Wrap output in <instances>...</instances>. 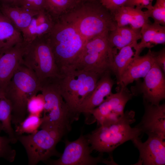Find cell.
Listing matches in <instances>:
<instances>
[{"instance_id":"10","label":"cell","mask_w":165,"mask_h":165,"mask_svg":"<svg viewBox=\"0 0 165 165\" xmlns=\"http://www.w3.org/2000/svg\"><path fill=\"white\" fill-rule=\"evenodd\" d=\"M65 147L63 153L56 160L49 161L52 165H95L101 163L107 164L115 165L113 159L103 158L102 153L94 157L91 155L93 151L88 140L81 134L77 140L72 141H65Z\"/></svg>"},{"instance_id":"23","label":"cell","mask_w":165,"mask_h":165,"mask_svg":"<svg viewBox=\"0 0 165 165\" xmlns=\"http://www.w3.org/2000/svg\"><path fill=\"white\" fill-rule=\"evenodd\" d=\"M23 42L21 33L0 9V50L10 48Z\"/></svg>"},{"instance_id":"3","label":"cell","mask_w":165,"mask_h":165,"mask_svg":"<svg viewBox=\"0 0 165 165\" xmlns=\"http://www.w3.org/2000/svg\"><path fill=\"white\" fill-rule=\"evenodd\" d=\"M135 120V112L130 110L115 121L99 125L85 136L92 150L100 153H111L124 142L139 138L142 133L141 130L130 126Z\"/></svg>"},{"instance_id":"8","label":"cell","mask_w":165,"mask_h":165,"mask_svg":"<svg viewBox=\"0 0 165 165\" xmlns=\"http://www.w3.org/2000/svg\"><path fill=\"white\" fill-rule=\"evenodd\" d=\"M47 35L38 38L27 45L23 59L22 63L34 72L40 82L61 76Z\"/></svg>"},{"instance_id":"36","label":"cell","mask_w":165,"mask_h":165,"mask_svg":"<svg viewBox=\"0 0 165 165\" xmlns=\"http://www.w3.org/2000/svg\"><path fill=\"white\" fill-rule=\"evenodd\" d=\"M2 130V124L1 122L0 121V133Z\"/></svg>"},{"instance_id":"5","label":"cell","mask_w":165,"mask_h":165,"mask_svg":"<svg viewBox=\"0 0 165 165\" xmlns=\"http://www.w3.org/2000/svg\"><path fill=\"white\" fill-rule=\"evenodd\" d=\"M41 82L34 72L23 63L14 72L4 95L12 106V123L15 126L26 117L28 100L40 91Z\"/></svg>"},{"instance_id":"34","label":"cell","mask_w":165,"mask_h":165,"mask_svg":"<svg viewBox=\"0 0 165 165\" xmlns=\"http://www.w3.org/2000/svg\"><path fill=\"white\" fill-rule=\"evenodd\" d=\"M155 61L161 68L163 72H165V49L163 48L160 51L154 52Z\"/></svg>"},{"instance_id":"13","label":"cell","mask_w":165,"mask_h":165,"mask_svg":"<svg viewBox=\"0 0 165 165\" xmlns=\"http://www.w3.org/2000/svg\"><path fill=\"white\" fill-rule=\"evenodd\" d=\"M27 45L23 42L10 48L0 50V96L14 72L22 63Z\"/></svg>"},{"instance_id":"21","label":"cell","mask_w":165,"mask_h":165,"mask_svg":"<svg viewBox=\"0 0 165 165\" xmlns=\"http://www.w3.org/2000/svg\"><path fill=\"white\" fill-rule=\"evenodd\" d=\"M2 13L21 33L30 24L33 18L38 11L28 9L21 6L0 4Z\"/></svg>"},{"instance_id":"28","label":"cell","mask_w":165,"mask_h":165,"mask_svg":"<svg viewBox=\"0 0 165 165\" xmlns=\"http://www.w3.org/2000/svg\"><path fill=\"white\" fill-rule=\"evenodd\" d=\"M145 11L154 22L165 26V0H156L155 4Z\"/></svg>"},{"instance_id":"20","label":"cell","mask_w":165,"mask_h":165,"mask_svg":"<svg viewBox=\"0 0 165 165\" xmlns=\"http://www.w3.org/2000/svg\"><path fill=\"white\" fill-rule=\"evenodd\" d=\"M117 26H129L135 29H140L145 24L150 22L145 11L142 9L124 6L112 14Z\"/></svg>"},{"instance_id":"17","label":"cell","mask_w":165,"mask_h":165,"mask_svg":"<svg viewBox=\"0 0 165 165\" xmlns=\"http://www.w3.org/2000/svg\"><path fill=\"white\" fill-rule=\"evenodd\" d=\"M110 73L107 72L100 77L94 90L79 108L78 112L79 114H89L112 93L114 82L110 76Z\"/></svg>"},{"instance_id":"26","label":"cell","mask_w":165,"mask_h":165,"mask_svg":"<svg viewBox=\"0 0 165 165\" xmlns=\"http://www.w3.org/2000/svg\"><path fill=\"white\" fill-rule=\"evenodd\" d=\"M81 2L80 0H45V9L56 19L71 10Z\"/></svg>"},{"instance_id":"12","label":"cell","mask_w":165,"mask_h":165,"mask_svg":"<svg viewBox=\"0 0 165 165\" xmlns=\"http://www.w3.org/2000/svg\"><path fill=\"white\" fill-rule=\"evenodd\" d=\"M148 136L147 140L143 142L139 138L131 140L139 152V158L136 164L164 165L165 140L156 135Z\"/></svg>"},{"instance_id":"27","label":"cell","mask_w":165,"mask_h":165,"mask_svg":"<svg viewBox=\"0 0 165 165\" xmlns=\"http://www.w3.org/2000/svg\"><path fill=\"white\" fill-rule=\"evenodd\" d=\"M42 121L41 116L29 114L23 121L15 126L14 130L16 135L36 132L40 128Z\"/></svg>"},{"instance_id":"19","label":"cell","mask_w":165,"mask_h":165,"mask_svg":"<svg viewBox=\"0 0 165 165\" xmlns=\"http://www.w3.org/2000/svg\"><path fill=\"white\" fill-rule=\"evenodd\" d=\"M141 41L134 47V57L140 55L145 48L149 49L158 44L165 43V26L150 22L144 24L141 28Z\"/></svg>"},{"instance_id":"25","label":"cell","mask_w":165,"mask_h":165,"mask_svg":"<svg viewBox=\"0 0 165 165\" xmlns=\"http://www.w3.org/2000/svg\"><path fill=\"white\" fill-rule=\"evenodd\" d=\"M12 110L9 101L4 95L0 96V121L2 130L7 134L13 143H14L17 140L15 130L12 126Z\"/></svg>"},{"instance_id":"9","label":"cell","mask_w":165,"mask_h":165,"mask_svg":"<svg viewBox=\"0 0 165 165\" xmlns=\"http://www.w3.org/2000/svg\"><path fill=\"white\" fill-rule=\"evenodd\" d=\"M62 137L55 131L45 129L33 134L16 136L26 151L29 165L46 161L51 156L60 157L61 154L56 150V146Z\"/></svg>"},{"instance_id":"22","label":"cell","mask_w":165,"mask_h":165,"mask_svg":"<svg viewBox=\"0 0 165 165\" xmlns=\"http://www.w3.org/2000/svg\"><path fill=\"white\" fill-rule=\"evenodd\" d=\"M140 29L129 26H117L108 34V40L112 46L117 50L128 45L138 43L141 37Z\"/></svg>"},{"instance_id":"35","label":"cell","mask_w":165,"mask_h":165,"mask_svg":"<svg viewBox=\"0 0 165 165\" xmlns=\"http://www.w3.org/2000/svg\"><path fill=\"white\" fill-rule=\"evenodd\" d=\"M21 0H0V4L13 6H20Z\"/></svg>"},{"instance_id":"15","label":"cell","mask_w":165,"mask_h":165,"mask_svg":"<svg viewBox=\"0 0 165 165\" xmlns=\"http://www.w3.org/2000/svg\"><path fill=\"white\" fill-rule=\"evenodd\" d=\"M145 111L141 121L136 126L148 135L165 139V105H153L145 102Z\"/></svg>"},{"instance_id":"14","label":"cell","mask_w":165,"mask_h":165,"mask_svg":"<svg viewBox=\"0 0 165 165\" xmlns=\"http://www.w3.org/2000/svg\"><path fill=\"white\" fill-rule=\"evenodd\" d=\"M165 74L155 61L144 78L141 91L144 101L158 105L165 98Z\"/></svg>"},{"instance_id":"37","label":"cell","mask_w":165,"mask_h":165,"mask_svg":"<svg viewBox=\"0 0 165 165\" xmlns=\"http://www.w3.org/2000/svg\"><path fill=\"white\" fill-rule=\"evenodd\" d=\"M81 1H85L89 0H80Z\"/></svg>"},{"instance_id":"16","label":"cell","mask_w":165,"mask_h":165,"mask_svg":"<svg viewBox=\"0 0 165 165\" xmlns=\"http://www.w3.org/2000/svg\"><path fill=\"white\" fill-rule=\"evenodd\" d=\"M155 62L154 51L149 49L145 55L134 57L117 83L122 87H126L140 78H144Z\"/></svg>"},{"instance_id":"24","label":"cell","mask_w":165,"mask_h":165,"mask_svg":"<svg viewBox=\"0 0 165 165\" xmlns=\"http://www.w3.org/2000/svg\"><path fill=\"white\" fill-rule=\"evenodd\" d=\"M137 44H132L122 48L114 56L111 72L116 75L117 83L134 57V47Z\"/></svg>"},{"instance_id":"7","label":"cell","mask_w":165,"mask_h":165,"mask_svg":"<svg viewBox=\"0 0 165 165\" xmlns=\"http://www.w3.org/2000/svg\"><path fill=\"white\" fill-rule=\"evenodd\" d=\"M108 34L99 35L86 41L77 61L75 69L94 72L100 76L111 68L117 50L108 40Z\"/></svg>"},{"instance_id":"2","label":"cell","mask_w":165,"mask_h":165,"mask_svg":"<svg viewBox=\"0 0 165 165\" xmlns=\"http://www.w3.org/2000/svg\"><path fill=\"white\" fill-rule=\"evenodd\" d=\"M47 38L61 75L75 70L86 40L73 26L60 18L55 19Z\"/></svg>"},{"instance_id":"33","label":"cell","mask_w":165,"mask_h":165,"mask_svg":"<svg viewBox=\"0 0 165 165\" xmlns=\"http://www.w3.org/2000/svg\"><path fill=\"white\" fill-rule=\"evenodd\" d=\"M154 0H128L124 6L142 9H150L152 6Z\"/></svg>"},{"instance_id":"30","label":"cell","mask_w":165,"mask_h":165,"mask_svg":"<svg viewBox=\"0 0 165 165\" xmlns=\"http://www.w3.org/2000/svg\"><path fill=\"white\" fill-rule=\"evenodd\" d=\"M11 143H13L12 141L8 137L0 136V158L12 163L15 159L16 153Z\"/></svg>"},{"instance_id":"11","label":"cell","mask_w":165,"mask_h":165,"mask_svg":"<svg viewBox=\"0 0 165 165\" xmlns=\"http://www.w3.org/2000/svg\"><path fill=\"white\" fill-rule=\"evenodd\" d=\"M133 94L126 88L121 87L116 93H112L99 106L92 110V115L99 125L115 121L124 113V109Z\"/></svg>"},{"instance_id":"32","label":"cell","mask_w":165,"mask_h":165,"mask_svg":"<svg viewBox=\"0 0 165 165\" xmlns=\"http://www.w3.org/2000/svg\"><path fill=\"white\" fill-rule=\"evenodd\" d=\"M20 6L38 11L45 9V0H21Z\"/></svg>"},{"instance_id":"31","label":"cell","mask_w":165,"mask_h":165,"mask_svg":"<svg viewBox=\"0 0 165 165\" xmlns=\"http://www.w3.org/2000/svg\"><path fill=\"white\" fill-rule=\"evenodd\" d=\"M112 14L124 6L128 0H97Z\"/></svg>"},{"instance_id":"29","label":"cell","mask_w":165,"mask_h":165,"mask_svg":"<svg viewBox=\"0 0 165 165\" xmlns=\"http://www.w3.org/2000/svg\"><path fill=\"white\" fill-rule=\"evenodd\" d=\"M45 100L41 93L31 97L28 100L27 104V112L41 116L45 105Z\"/></svg>"},{"instance_id":"6","label":"cell","mask_w":165,"mask_h":165,"mask_svg":"<svg viewBox=\"0 0 165 165\" xmlns=\"http://www.w3.org/2000/svg\"><path fill=\"white\" fill-rule=\"evenodd\" d=\"M100 77L93 72L75 69L58 79L61 94L76 120L80 115L79 108L94 90Z\"/></svg>"},{"instance_id":"4","label":"cell","mask_w":165,"mask_h":165,"mask_svg":"<svg viewBox=\"0 0 165 165\" xmlns=\"http://www.w3.org/2000/svg\"><path fill=\"white\" fill-rule=\"evenodd\" d=\"M59 78H50L41 82L40 91L45 105L40 128L55 131L63 136L71 129L76 120L60 91Z\"/></svg>"},{"instance_id":"18","label":"cell","mask_w":165,"mask_h":165,"mask_svg":"<svg viewBox=\"0 0 165 165\" xmlns=\"http://www.w3.org/2000/svg\"><path fill=\"white\" fill-rule=\"evenodd\" d=\"M55 21L45 9L39 11L28 27L21 32L23 42L28 45L38 38L47 35L51 30Z\"/></svg>"},{"instance_id":"1","label":"cell","mask_w":165,"mask_h":165,"mask_svg":"<svg viewBox=\"0 0 165 165\" xmlns=\"http://www.w3.org/2000/svg\"><path fill=\"white\" fill-rule=\"evenodd\" d=\"M58 18L73 26L86 41L108 34L117 27L112 14L97 0L82 1Z\"/></svg>"}]
</instances>
